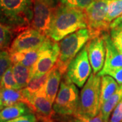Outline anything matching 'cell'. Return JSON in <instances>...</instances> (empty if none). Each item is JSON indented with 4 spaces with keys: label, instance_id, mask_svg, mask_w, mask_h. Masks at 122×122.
<instances>
[{
    "label": "cell",
    "instance_id": "cell-22",
    "mask_svg": "<svg viewBox=\"0 0 122 122\" xmlns=\"http://www.w3.org/2000/svg\"><path fill=\"white\" fill-rule=\"evenodd\" d=\"M14 33L11 28L0 22V51L10 48Z\"/></svg>",
    "mask_w": 122,
    "mask_h": 122
},
{
    "label": "cell",
    "instance_id": "cell-8",
    "mask_svg": "<svg viewBox=\"0 0 122 122\" xmlns=\"http://www.w3.org/2000/svg\"><path fill=\"white\" fill-rule=\"evenodd\" d=\"M50 38L29 26L20 32L14 39L8 51L10 54L25 52L40 48Z\"/></svg>",
    "mask_w": 122,
    "mask_h": 122
},
{
    "label": "cell",
    "instance_id": "cell-33",
    "mask_svg": "<svg viewBox=\"0 0 122 122\" xmlns=\"http://www.w3.org/2000/svg\"><path fill=\"white\" fill-rule=\"evenodd\" d=\"M43 1L48 3V4L51 5L52 6H54V7L58 6V3L59 1V0H43Z\"/></svg>",
    "mask_w": 122,
    "mask_h": 122
},
{
    "label": "cell",
    "instance_id": "cell-28",
    "mask_svg": "<svg viewBox=\"0 0 122 122\" xmlns=\"http://www.w3.org/2000/svg\"><path fill=\"white\" fill-rule=\"evenodd\" d=\"M97 74L100 76L105 75H108L111 76L117 82L119 85H122V68L108 70L102 73H98Z\"/></svg>",
    "mask_w": 122,
    "mask_h": 122
},
{
    "label": "cell",
    "instance_id": "cell-3",
    "mask_svg": "<svg viewBox=\"0 0 122 122\" xmlns=\"http://www.w3.org/2000/svg\"><path fill=\"white\" fill-rule=\"evenodd\" d=\"M90 34L87 28L81 29L66 35L59 43L60 52L56 66L64 75L71 61L77 56L89 39Z\"/></svg>",
    "mask_w": 122,
    "mask_h": 122
},
{
    "label": "cell",
    "instance_id": "cell-2",
    "mask_svg": "<svg viewBox=\"0 0 122 122\" xmlns=\"http://www.w3.org/2000/svg\"><path fill=\"white\" fill-rule=\"evenodd\" d=\"M33 16V0H0V22L15 32L29 27Z\"/></svg>",
    "mask_w": 122,
    "mask_h": 122
},
{
    "label": "cell",
    "instance_id": "cell-13",
    "mask_svg": "<svg viewBox=\"0 0 122 122\" xmlns=\"http://www.w3.org/2000/svg\"><path fill=\"white\" fill-rule=\"evenodd\" d=\"M102 35L105 40L106 56L102 69L98 73H102L108 70L122 68V53L120 52L115 46L111 39L109 31L102 33Z\"/></svg>",
    "mask_w": 122,
    "mask_h": 122
},
{
    "label": "cell",
    "instance_id": "cell-1",
    "mask_svg": "<svg viewBox=\"0 0 122 122\" xmlns=\"http://www.w3.org/2000/svg\"><path fill=\"white\" fill-rule=\"evenodd\" d=\"M85 28H87V20L83 10L61 4L54 12L48 37L57 42L66 35Z\"/></svg>",
    "mask_w": 122,
    "mask_h": 122
},
{
    "label": "cell",
    "instance_id": "cell-35",
    "mask_svg": "<svg viewBox=\"0 0 122 122\" xmlns=\"http://www.w3.org/2000/svg\"><path fill=\"white\" fill-rule=\"evenodd\" d=\"M4 108V105H3V103H2V101H1V95H0V111L1 109H3Z\"/></svg>",
    "mask_w": 122,
    "mask_h": 122
},
{
    "label": "cell",
    "instance_id": "cell-26",
    "mask_svg": "<svg viewBox=\"0 0 122 122\" xmlns=\"http://www.w3.org/2000/svg\"><path fill=\"white\" fill-rule=\"evenodd\" d=\"M13 65V62L9 51L1 50L0 51V80L6 71Z\"/></svg>",
    "mask_w": 122,
    "mask_h": 122
},
{
    "label": "cell",
    "instance_id": "cell-34",
    "mask_svg": "<svg viewBox=\"0 0 122 122\" xmlns=\"http://www.w3.org/2000/svg\"><path fill=\"white\" fill-rule=\"evenodd\" d=\"M67 122H81V121L79 118L73 116V118H72V119H69Z\"/></svg>",
    "mask_w": 122,
    "mask_h": 122
},
{
    "label": "cell",
    "instance_id": "cell-19",
    "mask_svg": "<svg viewBox=\"0 0 122 122\" xmlns=\"http://www.w3.org/2000/svg\"><path fill=\"white\" fill-rule=\"evenodd\" d=\"M122 99V85H120L117 91L102 104L100 108V113L105 122H109V117L115 107Z\"/></svg>",
    "mask_w": 122,
    "mask_h": 122
},
{
    "label": "cell",
    "instance_id": "cell-4",
    "mask_svg": "<svg viewBox=\"0 0 122 122\" xmlns=\"http://www.w3.org/2000/svg\"><path fill=\"white\" fill-rule=\"evenodd\" d=\"M79 95L76 85L67 75H63L56 97L53 103L56 113L62 116H75L77 114Z\"/></svg>",
    "mask_w": 122,
    "mask_h": 122
},
{
    "label": "cell",
    "instance_id": "cell-25",
    "mask_svg": "<svg viewBox=\"0 0 122 122\" xmlns=\"http://www.w3.org/2000/svg\"><path fill=\"white\" fill-rule=\"evenodd\" d=\"M110 29L111 39L116 48L122 53V22Z\"/></svg>",
    "mask_w": 122,
    "mask_h": 122
},
{
    "label": "cell",
    "instance_id": "cell-17",
    "mask_svg": "<svg viewBox=\"0 0 122 122\" xmlns=\"http://www.w3.org/2000/svg\"><path fill=\"white\" fill-rule=\"evenodd\" d=\"M33 113L26 103L18 102L14 105L5 107L0 111V122H6L23 115Z\"/></svg>",
    "mask_w": 122,
    "mask_h": 122
},
{
    "label": "cell",
    "instance_id": "cell-6",
    "mask_svg": "<svg viewBox=\"0 0 122 122\" xmlns=\"http://www.w3.org/2000/svg\"><path fill=\"white\" fill-rule=\"evenodd\" d=\"M109 0H94L84 10L87 20V29L90 38L109 31L110 24L107 22Z\"/></svg>",
    "mask_w": 122,
    "mask_h": 122
},
{
    "label": "cell",
    "instance_id": "cell-12",
    "mask_svg": "<svg viewBox=\"0 0 122 122\" xmlns=\"http://www.w3.org/2000/svg\"><path fill=\"white\" fill-rule=\"evenodd\" d=\"M87 54L93 73L97 74L105 64L106 48L105 40L102 34L90 38L86 44Z\"/></svg>",
    "mask_w": 122,
    "mask_h": 122
},
{
    "label": "cell",
    "instance_id": "cell-7",
    "mask_svg": "<svg viewBox=\"0 0 122 122\" xmlns=\"http://www.w3.org/2000/svg\"><path fill=\"white\" fill-rule=\"evenodd\" d=\"M92 73V66L88 58L87 46L85 45L71 61L66 70V75L78 87H82Z\"/></svg>",
    "mask_w": 122,
    "mask_h": 122
},
{
    "label": "cell",
    "instance_id": "cell-11",
    "mask_svg": "<svg viewBox=\"0 0 122 122\" xmlns=\"http://www.w3.org/2000/svg\"><path fill=\"white\" fill-rule=\"evenodd\" d=\"M43 88L29 99V107L40 122H52L56 112L52 104L45 96Z\"/></svg>",
    "mask_w": 122,
    "mask_h": 122
},
{
    "label": "cell",
    "instance_id": "cell-5",
    "mask_svg": "<svg viewBox=\"0 0 122 122\" xmlns=\"http://www.w3.org/2000/svg\"><path fill=\"white\" fill-rule=\"evenodd\" d=\"M101 76L92 73L80 93L77 115L94 117L100 113Z\"/></svg>",
    "mask_w": 122,
    "mask_h": 122
},
{
    "label": "cell",
    "instance_id": "cell-27",
    "mask_svg": "<svg viewBox=\"0 0 122 122\" xmlns=\"http://www.w3.org/2000/svg\"><path fill=\"white\" fill-rule=\"evenodd\" d=\"M94 0H59L62 5L71 8L85 10Z\"/></svg>",
    "mask_w": 122,
    "mask_h": 122
},
{
    "label": "cell",
    "instance_id": "cell-16",
    "mask_svg": "<svg viewBox=\"0 0 122 122\" xmlns=\"http://www.w3.org/2000/svg\"><path fill=\"white\" fill-rule=\"evenodd\" d=\"M0 95L4 107L18 102L26 103L29 107V102L25 95L22 89L15 90L0 87Z\"/></svg>",
    "mask_w": 122,
    "mask_h": 122
},
{
    "label": "cell",
    "instance_id": "cell-18",
    "mask_svg": "<svg viewBox=\"0 0 122 122\" xmlns=\"http://www.w3.org/2000/svg\"><path fill=\"white\" fill-rule=\"evenodd\" d=\"M119 87L117 82L111 76L105 75L101 76L100 107L113 94Z\"/></svg>",
    "mask_w": 122,
    "mask_h": 122
},
{
    "label": "cell",
    "instance_id": "cell-15",
    "mask_svg": "<svg viewBox=\"0 0 122 122\" xmlns=\"http://www.w3.org/2000/svg\"><path fill=\"white\" fill-rule=\"evenodd\" d=\"M49 39H48L44 43L42 46L35 50H31L25 51V52H15L12 54L10 53L12 62L20 63L26 66L31 67L39 59L41 54L44 51L46 44Z\"/></svg>",
    "mask_w": 122,
    "mask_h": 122
},
{
    "label": "cell",
    "instance_id": "cell-36",
    "mask_svg": "<svg viewBox=\"0 0 122 122\" xmlns=\"http://www.w3.org/2000/svg\"><path fill=\"white\" fill-rule=\"evenodd\" d=\"M52 122H54V121H52Z\"/></svg>",
    "mask_w": 122,
    "mask_h": 122
},
{
    "label": "cell",
    "instance_id": "cell-20",
    "mask_svg": "<svg viewBox=\"0 0 122 122\" xmlns=\"http://www.w3.org/2000/svg\"><path fill=\"white\" fill-rule=\"evenodd\" d=\"M12 71L19 88H25L30 79V67L26 66L20 63H13Z\"/></svg>",
    "mask_w": 122,
    "mask_h": 122
},
{
    "label": "cell",
    "instance_id": "cell-9",
    "mask_svg": "<svg viewBox=\"0 0 122 122\" xmlns=\"http://www.w3.org/2000/svg\"><path fill=\"white\" fill-rule=\"evenodd\" d=\"M59 52V44L51 39H49L39 59L30 67V79L41 76L52 69L56 64Z\"/></svg>",
    "mask_w": 122,
    "mask_h": 122
},
{
    "label": "cell",
    "instance_id": "cell-14",
    "mask_svg": "<svg viewBox=\"0 0 122 122\" xmlns=\"http://www.w3.org/2000/svg\"><path fill=\"white\" fill-rule=\"evenodd\" d=\"M62 75L56 66H54L50 71L46 83L43 88L45 96L52 105L60 87Z\"/></svg>",
    "mask_w": 122,
    "mask_h": 122
},
{
    "label": "cell",
    "instance_id": "cell-24",
    "mask_svg": "<svg viewBox=\"0 0 122 122\" xmlns=\"http://www.w3.org/2000/svg\"><path fill=\"white\" fill-rule=\"evenodd\" d=\"M0 87L15 90L20 89L14 76L12 66L6 71L1 79L0 80Z\"/></svg>",
    "mask_w": 122,
    "mask_h": 122
},
{
    "label": "cell",
    "instance_id": "cell-31",
    "mask_svg": "<svg viewBox=\"0 0 122 122\" xmlns=\"http://www.w3.org/2000/svg\"><path fill=\"white\" fill-rule=\"evenodd\" d=\"M74 117L79 118L81 122H105L100 111L99 113L94 117H85L79 115H76Z\"/></svg>",
    "mask_w": 122,
    "mask_h": 122
},
{
    "label": "cell",
    "instance_id": "cell-30",
    "mask_svg": "<svg viewBox=\"0 0 122 122\" xmlns=\"http://www.w3.org/2000/svg\"><path fill=\"white\" fill-rule=\"evenodd\" d=\"M37 119L33 113L23 115L6 122H37Z\"/></svg>",
    "mask_w": 122,
    "mask_h": 122
},
{
    "label": "cell",
    "instance_id": "cell-10",
    "mask_svg": "<svg viewBox=\"0 0 122 122\" xmlns=\"http://www.w3.org/2000/svg\"><path fill=\"white\" fill-rule=\"evenodd\" d=\"M56 7L52 6L43 0H33V16L30 26L48 37Z\"/></svg>",
    "mask_w": 122,
    "mask_h": 122
},
{
    "label": "cell",
    "instance_id": "cell-32",
    "mask_svg": "<svg viewBox=\"0 0 122 122\" xmlns=\"http://www.w3.org/2000/svg\"><path fill=\"white\" fill-rule=\"evenodd\" d=\"M122 22V14L120 16H119L118 18H117L116 19H115L113 22L111 23V25H110V29H111V28H113L114 26H117V25H119V23H121Z\"/></svg>",
    "mask_w": 122,
    "mask_h": 122
},
{
    "label": "cell",
    "instance_id": "cell-29",
    "mask_svg": "<svg viewBox=\"0 0 122 122\" xmlns=\"http://www.w3.org/2000/svg\"><path fill=\"white\" fill-rule=\"evenodd\" d=\"M109 122H122V99L113 111Z\"/></svg>",
    "mask_w": 122,
    "mask_h": 122
},
{
    "label": "cell",
    "instance_id": "cell-21",
    "mask_svg": "<svg viewBox=\"0 0 122 122\" xmlns=\"http://www.w3.org/2000/svg\"><path fill=\"white\" fill-rule=\"evenodd\" d=\"M49 73H50V71L41 76L32 77L29 81L27 86L22 89L24 94L29 100V99L32 96L35 95V94H37L44 87L45 84L46 83Z\"/></svg>",
    "mask_w": 122,
    "mask_h": 122
},
{
    "label": "cell",
    "instance_id": "cell-23",
    "mask_svg": "<svg viewBox=\"0 0 122 122\" xmlns=\"http://www.w3.org/2000/svg\"><path fill=\"white\" fill-rule=\"evenodd\" d=\"M122 14V0H109L107 22L111 23Z\"/></svg>",
    "mask_w": 122,
    "mask_h": 122
}]
</instances>
